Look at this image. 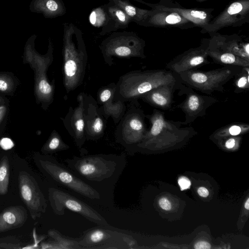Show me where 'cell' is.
I'll use <instances>...</instances> for the list:
<instances>
[{"instance_id":"cell-25","label":"cell","mask_w":249,"mask_h":249,"mask_svg":"<svg viewBox=\"0 0 249 249\" xmlns=\"http://www.w3.org/2000/svg\"><path fill=\"white\" fill-rule=\"evenodd\" d=\"M89 21L96 27H102L100 35H105L111 31H116L115 25L106 7V4L94 9L89 16Z\"/></svg>"},{"instance_id":"cell-36","label":"cell","mask_w":249,"mask_h":249,"mask_svg":"<svg viewBox=\"0 0 249 249\" xmlns=\"http://www.w3.org/2000/svg\"><path fill=\"white\" fill-rule=\"evenodd\" d=\"M238 141V137L235 138L234 136L229 137L225 141V146L228 149L233 148L237 144Z\"/></svg>"},{"instance_id":"cell-12","label":"cell","mask_w":249,"mask_h":249,"mask_svg":"<svg viewBox=\"0 0 249 249\" xmlns=\"http://www.w3.org/2000/svg\"><path fill=\"white\" fill-rule=\"evenodd\" d=\"M19 193L31 218L36 220L45 213L47 207L46 199L35 178L25 171L18 176Z\"/></svg>"},{"instance_id":"cell-22","label":"cell","mask_w":249,"mask_h":249,"mask_svg":"<svg viewBox=\"0 0 249 249\" xmlns=\"http://www.w3.org/2000/svg\"><path fill=\"white\" fill-rule=\"evenodd\" d=\"M27 218V211L22 206L5 208L0 213V233L22 227Z\"/></svg>"},{"instance_id":"cell-24","label":"cell","mask_w":249,"mask_h":249,"mask_svg":"<svg viewBox=\"0 0 249 249\" xmlns=\"http://www.w3.org/2000/svg\"><path fill=\"white\" fill-rule=\"evenodd\" d=\"M29 9L32 12L42 14L46 18L62 16L66 13L62 0H32Z\"/></svg>"},{"instance_id":"cell-4","label":"cell","mask_w":249,"mask_h":249,"mask_svg":"<svg viewBox=\"0 0 249 249\" xmlns=\"http://www.w3.org/2000/svg\"><path fill=\"white\" fill-rule=\"evenodd\" d=\"M34 161L41 173L50 181L82 196L104 204L100 194L78 177L68 167L50 155L36 153Z\"/></svg>"},{"instance_id":"cell-14","label":"cell","mask_w":249,"mask_h":249,"mask_svg":"<svg viewBox=\"0 0 249 249\" xmlns=\"http://www.w3.org/2000/svg\"><path fill=\"white\" fill-rule=\"evenodd\" d=\"M209 38H203L200 45L185 51L167 63L166 68L178 73L209 64L207 50Z\"/></svg>"},{"instance_id":"cell-6","label":"cell","mask_w":249,"mask_h":249,"mask_svg":"<svg viewBox=\"0 0 249 249\" xmlns=\"http://www.w3.org/2000/svg\"><path fill=\"white\" fill-rule=\"evenodd\" d=\"M145 41L133 32H114L100 45L105 62L109 66L113 64V56L130 58H145Z\"/></svg>"},{"instance_id":"cell-8","label":"cell","mask_w":249,"mask_h":249,"mask_svg":"<svg viewBox=\"0 0 249 249\" xmlns=\"http://www.w3.org/2000/svg\"><path fill=\"white\" fill-rule=\"evenodd\" d=\"M150 123L142 141L138 145L144 147L153 142L183 140L196 133L192 126L182 127L181 122L169 120L165 118L164 113L154 109L151 114L145 115Z\"/></svg>"},{"instance_id":"cell-20","label":"cell","mask_w":249,"mask_h":249,"mask_svg":"<svg viewBox=\"0 0 249 249\" xmlns=\"http://www.w3.org/2000/svg\"><path fill=\"white\" fill-rule=\"evenodd\" d=\"M181 83L179 81L158 86L143 94L140 99L156 108L169 109L173 103L174 93Z\"/></svg>"},{"instance_id":"cell-2","label":"cell","mask_w":249,"mask_h":249,"mask_svg":"<svg viewBox=\"0 0 249 249\" xmlns=\"http://www.w3.org/2000/svg\"><path fill=\"white\" fill-rule=\"evenodd\" d=\"M63 81L67 93L82 83L88 62V54L81 31L72 23L63 27Z\"/></svg>"},{"instance_id":"cell-3","label":"cell","mask_w":249,"mask_h":249,"mask_svg":"<svg viewBox=\"0 0 249 249\" xmlns=\"http://www.w3.org/2000/svg\"><path fill=\"white\" fill-rule=\"evenodd\" d=\"M179 81L178 74L168 69L130 71L119 77L114 98L124 102L138 101L155 88Z\"/></svg>"},{"instance_id":"cell-5","label":"cell","mask_w":249,"mask_h":249,"mask_svg":"<svg viewBox=\"0 0 249 249\" xmlns=\"http://www.w3.org/2000/svg\"><path fill=\"white\" fill-rule=\"evenodd\" d=\"M244 67L227 65L208 71L190 70L177 73L182 84L207 95L223 92L224 85L240 73Z\"/></svg>"},{"instance_id":"cell-42","label":"cell","mask_w":249,"mask_h":249,"mask_svg":"<svg viewBox=\"0 0 249 249\" xmlns=\"http://www.w3.org/2000/svg\"><path fill=\"white\" fill-rule=\"evenodd\" d=\"M245 208L249 210V198H248L245 204Z\"/></svg>"},{"instance_id":"cell-37","label":"cell","mask_w":249,"mask_h":249,"mask_svg":"<svg viewBox=\"0 0 249 249\" xmlns=\"http://www.w3.org/2000/svg\"><path fill=\"white\" fill-rule=\"evenodd\" d=\"M160 206L163 210L169 211L171 209V204L168 199L165 197H162L159 200Z\"/></svg>"},{"instance_id":"cell-21","label":"cell","mask_w":249,"mask_h":249,"mask_svg":"<svg viewBox=\"0 0 249 249\" xmlns=\"http://www.w3.org/2000/svg\"><path fill=\"white\" fill-rule=\"evenodd\" d=\"M210 39L220 48L249 61V43L238 35H221L216 32Z\"/></svg>"},{"instance_id":"cell-34","label":"cell","mask_w":249,"mask_h":249,"mask_svg":"<svg viewBox=\"0 0 249 249\" xmlns=\"http://www.w3.org/2000/svg\"><path fill=\"white\" fill-rule=\"evenodd\" d=\"M14 145L13 141L9 138L4 137L0 140V147L4 150L11 149Z\"/></svg>"},{"instance_id":"cell-31","label":"cell","mask_w":249,"mask_h":249,"mask_svg":"<svg viewBox=\"0 0 249 249\" xmlns=\"http://www.w3.org/2000/svg\"><path fill=\"white\" fill-rule=\"evenodd\" d=\"M10 175V161L7 155L0 159V195H4L8 192Z\"/></svg>"},{"instance_id":"cell-28","label":"cell","mask_w":249,"mask_h":249,"mask_svg":"<svg viewBox=\"0 0 249 249\" xmlns=\"http://www.w3.org/2000/svg\"><path fill=\"white\" fill-rule=\"evenodd\" d=\"M69 148V145L63 141L59 134L56 130H53L41 148V152L44 155H50Z\"/></svg>"},{"instance_id":"cell-16","label":"cell","mask_w":249,"mask_h":249,"mask_svg":"<svg viewBox=\"0 0 249 249\" xmlns=\"http://www.w3.org/2000/svg\"><path fill=\"white\" fill-rule=\"evenodd\" d=\"M116 83H111L101 87L97 92V102L99 113L107 120L111 117L118 124L126 111L125 102L114 98Z\"/></svg>"},{"instance_id":"cell-43","label":"cell","mask_w":249,"mask_h":249,"mask_svg":"<svg viewBox=\"0 0 249 249\" xmlns=\"http://www.w3.org/2000/svg\"><path fill=\"white\" fill-rule=\"evenodd\" d=\"M197 1L202 2L207 0H196Z\"/></svg>"},{"instance_id":"cell-19","label":"cell","mask_w":249,"mask_h":249,"mask_svg":"<svg viewBox=\"0 0 249 249\" xmlns=\"http://www.w3.org/2000/svg\"><path fill=\"white\" fill-rule=\"evenodd\" d=\"M138 24L144 27H177L181 29L196 27L192 21L180 14L158 8H152L147 17Z\"/></svg>"},{"instance_id":"cell-33","label":"cell","mask_w":249,"mask_h":249,"mask_svg":"<svg viewBox=\"0 0 249 249\" xmlns=\"http://www.w3.org/2000/svg\"><path fill=\"white\" fill-rule=\"evenodd\" d=\"M20 241L15 237L0 238V249H21Z\"/></svg>"},{"instance_id":"cell-1","label":"cell","mask_w":249,"mask_h":249,"mask_svg":"<svg viewBox=\"0 0 249 249\" xmlns=\"http://www.w3.org/2000/svg\"><path fill=\"white\" fill-rule=\"evenodd\" d=\"M64 161L79 178L111 202L114 188L126 165L125 154L74 156Z\"/></svg>"},{"instance_id":"cell-40","label":"cell","mask_w":249,"mask_h":249,"mask_svg":"<svg viewBox=\"0 0 249 249\" xmlns=\"http://www.w3.org/2000/svg\"><path fill=\"white\" fill-rule=\"evenodd\" d=\"M198 195L203 197H206L209 195L208 190L205 187H200L197 190Z\"/></svg>"},{"instance_id":"cell-41","label":"cell","mask_w":249,"mask_h":249,"mask_svg":"<svg viewBox=\"0 0 249 249\" xmlns=\"http://www.w3.org/2000/svg\"><path fill=\"white\" fill-rule=\"evenodd\" d=\"M7 108L5 106L0 105V122L3 120L6 115Z\"/></svg>"},{"instance_id":"cell-13","label":"cell","mask_w":249,"mask_h":249,"mask_svg":"<svg viewBox=\"0 0 249 249\" xmlns=\"http://www.w3.org/2000/svg\"><path fill=\"white\" fill-rule=\"evenodd\" d=\"M178 90L179 95H185L184 100L177 106L185 114V120L181 122L182 125H187L193 123L197 118L204 117L208 108L219 101L209 95L199 94L182 83Z\"/></svg>"},{"instance_id":"cell-23","label":"cell","mask_w":249,"mask_h":249,"mask_svg":"<svg viewBox=\"0 0 249 249\" xmlns=\"http://www.w3.org/2000/svg\"><path fill=\"white\" fill-rule=\"evenodd\" d=\"M208 56L213 61L221 65H235L249 67V61L223 50L209 38V43L207 50Z\"/></svg>"},{"instance_id":"cell-39","label":"cell","mask_w":249,"mask_h":249,"mask_svg":"<svg viewBox=\"0 0 249 249\" xmlns=\"http://www.w3.org/2000/svg\"><path fill=\"white\" fill-rule=\"evenodd\" d=\"M195 248L196 249H209L211 248V245L206 241H200L195 245Z\"/></svg>"},{"instance_id":"cell-17","label":"cell","mask_w":249,"mask_h":249,"mask_svg":"<svg viewBox=\"0 0 249 249\" xmlns=\"http://www.w3.org/2000/svg\"><path fill=\"white\" fill-rule=\"evenodd\" d=\"M151 8H158L176 12L192 21L196 27L201 29L209 23L213 18V8H186L172 0H160L156 4L145 3Z\"/></svg>"},{"instance_id":"cell-26","label":"cell","mask_w":249,"mask_h":249,"mask_svg":"<svg viewBox=\"0 0 249 249\" xmlns=\"http://www.w3.org/2000/svg\"><path fill=\"white\" fill-rule=\"evenodd\" d=\"M122 10L132 19V21L138 24L144 20L151 12V10L137 7L131 2L132 0H108Z\"/></svg>"},{"instance_id":"cell-11","label":"cell","mask_w":249,"mask_h":249,"mask_svg":"<svg viewBox=\"0 0 249 249\" xmlns=\"http://www.w3.org/2000/svg\"><path fill=\"white\" fill-rule=\"evenodd\" d=\"M249 22V0H235L202 28L200 33H208L210 36L222 28L239 27Z\"/></svg>"},{"instance_id":"cell-18","label":"cell","mask_w":249,"mask_h":249,"mask_svg":"<svg viewBox=\"0 0 249 249\" xmlns=\"http://www.w3.org/2000/svg\"><path fill=\"white\" fill-rule=\"evenodd\" d=\"M84 123L86 140L96 141L102 138L106 127V120L99 113L97 101L84 93Z\"/></svg>"},{"instance_id":"cell-30","label":"cell","mask_w":249,"mask_h":249,"mask_svg":"<svg viewBox=\"0 0 249 249\" xmlns=\"http://www.w3.org/2000/svg\"><path fill=\"white\" fill-rule=\"evenodd\" d=\"M249 130V124L246 123H233L216 130L213 134L214 137L237 136Z\"/></svg>"},{"instance_id":"cell-38","label":"cell","mask_w":249,"mask_h":249,"mask_svg":"<svg viewBox=\"0 0 249 249\" xmlns=\"http://www.w3.org/2000/svg\"><path fill=\"white\" fill-rule=\"evenodd\" d=\"M10 83L4 77H0V91L1 92H6L10 88Z\"/></svg>"},{"instance_id":"cell-27","label":"cell","mask_w":249,"mask_h":249,"mask_svg":"<svg viewBox=\"0 0 249 249\" xmlns=\"http://www.w3.org/2000/svg\"><path fill=\"white\" fill-rule=\"evenodd\" d=\"M48 235L53 240L50 241L53 249H82L76 239L67 237L54 229L48 231Z\"/></svg>"},{"instance_id":"cell-32","label":"cell","mask_w":249,"mask_h":249,"mask_svg":"<svg viewBox=\"0 0 249 249\" xmlns=\"http://www.w3.org/2000/svg\"><path fill=\"white\" fill-rule=\"evenodd\" d=\"M234 92L238 93L249 89V67H243L242 71L234 77Z\"/></svg>"},{"instance_id":"cell-7","label":"cell","mask_w":249,"mask_h":249,"mask_svg":"<svg viewBox=\"0 0 249 249\" xmlns=\"http://www.w3.org/2000/svg\"><path fill=\"white\" fill-rule=\"evenodd\" d=\"M131 105L118 123L114 132L115 142L128 152L142 141L147 131L145 115L138 101Z\"/></svg>"},{"instance_id":"cell-9","label":"cell","mask_w":249,"mask_h":249,"mask_svg":"<svg viewBox=\"0 0 249 249\" xmlns=\"http://www.w3.org/2000/svg\"><path fill=\"white\" fill-rule=\"evenodd\" d=\"M100 226L92 228L76 238L82 249H128L133 248L136 242L127 233L110 230Z\"/></svg>"},{"instance_id":"cell-10","label":"cell","mask_w":249,"mask_h":249,"mask_svg":"<svg viewBox=\"0 0 249 249\" xmlns=\"http://www.w3.org/2000/svg\"><path fill=\"white\" fill-rule=\"evenodd\" d=\"M48 199L53 212L58 215H63L66 209L84 217L98 225H109L99 213L81 200L59 189L51 187L48 189Z\"/></svg>"},{"instance_id":"cell-15","label":"cell","mask_w":249,"mask_h":249,"mask_svg":"<svg viewBox=\"0 0 249 249\" xmlns=\"http://www.w3.org/2000/svg\"><path fill=\"white\" fill-rule=\"evenodd\" d=\"M76 99L77 106L74 108L70 107L68 113L61 119L65 128L73 139L76 146L80 149L86 141L84 123V93H80Z\"/></svg>"},{"instance_id":"cell-35","label":"cell","mask_w":249,"mask_h":249,"mask_svg":"<svg viewBox=\"0 0 249 249\" xmlns=\"http://www.w3.org/2000/svg\"><path fill=\"white\" fill-rule=\"evenodd\" d=\"M178 183L181 190L189 188L191 185L190 180L185 177H180L178 180Z\"/></svg>"},{"instance_id":"cell-29","label":"cell","mask_w":249,"mask_h":249,"mask_svg":"<svg viewBox=\"0 0 249 249\" xmlns=\"http://www.w3.org/2000/svg\"><path fill=\"white\" fill-rule=\"evenodd\" d=\"M107 11L113 21L116 31L124 29L132 22V19L123 10L114 3L109 2L106 4Z\"/></svg>"}]
</instances>
